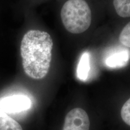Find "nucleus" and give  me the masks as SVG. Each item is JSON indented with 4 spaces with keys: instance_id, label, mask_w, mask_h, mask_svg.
Masks as SVG:
<instances>
[{
    "instance_id": "obj_1",
    "label": "nucleus",
    "mask_w": 130,
    "mask_h": 130,
    "mask_svg": "<svg viewBox=\"0 0 130 130\" xmlns=\"http://www.w3.org/2000/svg\"><path fill=\"white\" fill-rule=\"evenodd\" d=\"M53 40L47 32L31 30L21 41V55L24 72L28 77L40 79L46 77L51 65Z\"/></svg>"
},
{
    "instance_id": "obj_2",
    "label": "nucleus",
    "mask_w": 130,
    "mask_h": 130,
    "mask_svg": "<svg viewBox=\"0 0 130 130\" xmlns=\"http://www.w3.org/2000/svg\"><path fill=\"white\" fill-rule=\"evenodd\" d=\"M60 16L65 28L73 34L84 32L92 22V12L85 0H68L63 6Z\"/></svg>"
},
{
    "instance_id": "obj_3",
    "label": "nucleus",
    "mask_w": 130,
    "mask_h": 130,
    "mask_svg": "<svg viewBox=\"0 0 130 130\" xmlns=\"http://www.w3.org/2000/svg\"><path fill=\"white\" fill-rule=\"evenodd\" d=\"M89 128L87 113L82 108H75L66 115L62 130H89Z\"/></svg>"
},
{
    "instance_id": "obj_4",
    "label": "nucleus",
    "mask_w": 130,
    "mask_h": 130,
    "mask_svg": "<svg viewBox=\"0 0 130 130\" xmlns=\"http://www.w3.org/2000/svg\"><path fill=\"white\" fill-rule=\"evenodd\" d=\"M31 102L25 95H13L3 98L0 100V109L5 113H18L29 109Z\"/></svg>"
},
{
    "instance_id": "obj_5",
    "label": "nucleus",
    "mask_w": 130,
    "mask_h": 130,
    "mask_svg": "<svg viewBox=\"0 0 130 130\" xmlns=\"http://www.w3.org/2000/svg\"><path fill=\"white\" fill-rule=\"evenodd\" d=\"M130 58V51L126 48H119L110 52L105 59V64L110 68H121L128 64Z\"/></svg>"
},
{
    "instance_id": "obj_6",
    "label": "nucleus",
    "mask_w": 130,
    "mask_h": 130,
    "mask_svg": "<svg viewBox=\"0 0 130 130\" xmlns=\"http://www.w3.org/2000/svg\"><path fill=\"white\" fill-rule=\"evenodd\" d=\"M90 54L85 52L81 56L77 66V77L81 81H85L90 71Z\"/></svg>"
},
{
    "instance_id": "obj_7",
    "label": "nucleus",
    "mask_w": 130,
    "mask_h": 130,
    "mask_svg": "<svg viewBox=\"0 0 130 130\" xmlns=\"http://www.w3.org/2000/svg\"><path fill=\"white\" fill-rule=\"evenodd\" d=\"M0 130H23L15 120L0 109Z\"/></svg>"
},
{
    "instance_id": "obj_8",
    "label": "nucleus",
    "mask_w": 130,
    "mask_h": 130,
    "mask_svg": "<svg viewBox=\"0 0 130 130\" xmlns=\"http://www.w3.org/2000/svg\"><path fill=\"white\" fill-rule=\"evenodd\" d=\"M113 5L119 16L130 17V0H113Z\"/></svg>"
},
{
    "instance_id": "obj_9",
    "label": "nucleus",
    "mask_w": 130,
    "mask_h": 130,
    "mask_svg": "<svg viewBox=\"0 0 130 130\" xmlns=\"http://www.w3.org/2000/svg\"><path fill=\"white\" fill-rule=\"evenodd\" d=\"M119 39L122 45L127 48H130V22L122 30Z\"/></svg>"
},
{
    "instance_id": "obj_10",
    "label": "nucleus",
    "mask_w": 130,
    "mask_h": 130,
    "mask_svg": "<svg viewBox=\"0 0 130 130\" xmlns=\"http://www.w3.org/2000/svg\"><path fill=\"white\" fill-rule=\"evenodd\" d=\"M121 115L123 121L130 126V98L125 102L122 107Z\"/></svg>"
}]
</instances>
